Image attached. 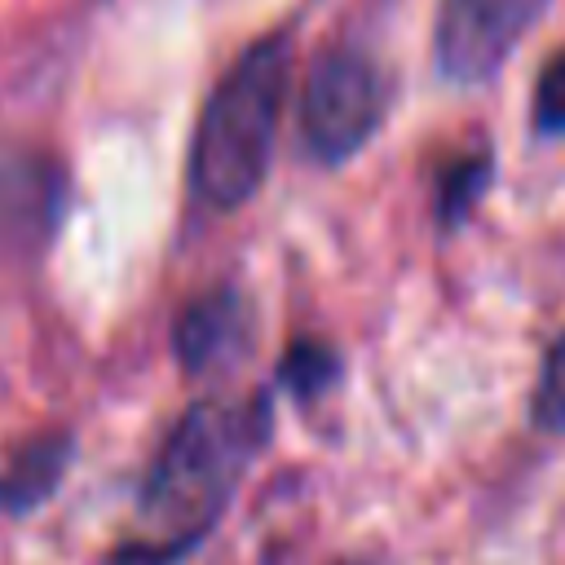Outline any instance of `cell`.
Instances as JSON below:
<instances>
[{"label":"cell","mask_w":565,"mask_h":565,"mask_svg":"<svg viewBox=\"0 0 565 565\" xmlns=\"http://www.w3.org/2000/svg\"><path fill=\"white\" fill-rule=\"evenodd\" d=\"M269 424L274 411L265 393L194 402L146 468L137 494L146 534L124 543L110 565H181L221 521L252 459L265 450Z\"/></svg>","instance_id":"6da1fadb"},{"label":"cell","mask_w":565,"mask_h":565,"mask_svg":"<svg viewBox=\"0 0 565 565\" xmlns=\"http://www.w3.org/2000/svg\"><path fill=\"white\" fill-rule=\"evenodd\" d=\"M291 84V31L252 40L207 93L190 141V194L207 212H238L269 177Z\"/></svg>","instance_id":"7a4b0ae2"},{"label":"cell","mask_w":565,"mask_h":565,"mask_svg":"<svg viewBox=\"0 0 565 565\" xmlns=\"http://www.w3.org/2000/svg\"><path fill=\"white\" fill-rule=\"evenodd\" d=\"M388 110V79L362 49H327L313 57L300 93V137L305 150L340 168L358 159L380 132Z\"/></svg>","instance_id":"3957f363"},{"label":"cell","mask_w":565,"mask_h":565,"mask_svg":"<svg viewBox=\"0 0 565 565\" xmlns=\"http://www.w3.org/2000/svg\"><path fill=\"white\" fill-rule=\"evenodd\" d=\"M547 4L552 0H441L433 26V62L441 79L455 88L494 79Z\"/></svg>","instance_id":"277c9868"},{"label":"cell","mask_w":565,"mask_h":565,"mask_svg":"<svg viewBox=\"0 0 565 565\" xmlns=\"http://www.w3.org/2000/svg\"><path fill=\"white\" fill-rule=\"evenodd\" d=\"M62 168L26 146L0 150V247L35 252L49 243L62 216Z\"/></svg>","instance_id":"5b68a950"},{"label":"cell","mask_w":565,"mask_h":565,"mask_svg":"<svg viewBox=\"0 0 565 565\" xmlns=\"http://www.w3.org/2000/svg\"><path fill=\"white\" fill-rule=\"evenodd\" d=\"M71 459H75L71 428H44V433L22 437L0 463V512L31 516L35 508H44L57 494Z\"/></svg>","instance_id":"8992f818"},{"label":"cell","mask_w":565,"mask_h":565,"mask_svg":"<svg viewBox=\"0 0 565 565\" xmlns=\"http://www.w3.org/2000/svg\"><path fill=\"white\" fill-rule=\"evenodd\" d=\"M243 331H247L243 296L234 287H212L172 318V353L181 371L203 375L207 366H216L225 353L243 344Z\"/></svg>","instance_id":"52a82bcc"},{"label":"cell","mask_w":565,"mask_h":565,"mask_svg":"<svg viewBox=\"0 0 565 565\" xmlns=\"http://www.w3.org/2000/svg\"><path fill=\"white\" fill-rule=\"evenodd\" d=\"M490 181H494V154L490 150H463V154H455L441 168V177H437V199H433L437 230L441 234L459 230L472 216V207L481 203V194L490 190Z\"/></svg>","instance_id":"ba28073f"},{"label":"cell","mask_w":565,"mask_h":565,"mask_svg":"<svg viewBox=\"0 0 565 565\" xmlns=\"http://www.w3.org/2000/svg\"><path fill=\"white\" fill-rule=\"evenodd\" d=\"M340 353L322 340H291L278 358V388L291 402H313L340 384Z\"/></svg>","instance_id":"9c48e42d"},{"label":"cell","mask_w":565,"mask_h":565,"mask_svg":"<svg viewBox=\"0 0 565 565\" xmlns=\"http://www.w3.org/2000/svg\"><path fill=\"white\" fill-rule=\"evenodd\" d=\"M530 128L543 141H561L565 137V44L539 66L534 102H530Z\"/></svg>","instance_id":"30bf717a"},{"label":"cell","mask_w":565,"mask_h":565,"mask_svg":"<svg viewBox=\"0 0 565 565\" xmlns=\"http://www.w3.org/2000/svg\"><path fill=\"white\" fill-rule=\"evenodd\" d=\"M530 419L539 433H565V331L543 358V371L530 397Z\"/></svg>","instance_id":"8fae6325"},{"label":"cell","mask_w":565,"mask_h":565,"mask_svg":"<svg viewBox=\"0 0 565 565\" xmlns=\"http://www.w3.org/2000/svg\"><path fill=\"white\" fill-rule=\"evenodd\" d=\"M335 565H371V561H335Z\"/></svg>","instance_id":"7c38bea8"}]
</instances>
